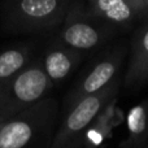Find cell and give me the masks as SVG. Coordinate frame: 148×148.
<instances>
[{"mask_svg": "<svg viewBox=\"0 0 148 148\" xmlns=\"http://www.w3.org/2000/svg\"><path fill=\"white\" fill-rule=\"evenodd\" d=\"M72 3L73 0H8L0 4L1 29L13 35L59 30Z\"/></svg>", "mask_w": 148, "mask_h": 148, "instance_id": "1", "label": "cell"}, {"mask_svg": "<svg viewBox=\"0 0 148 148\" xmlns=\"http://www.w3.org/2000/svg\"><path fill=\"white\" fill-rule=\"evenodd\" d=\"M120 34L121 31L116 27L87 14L83 1L74 0L55 38L64 46L84 55L87 52L100 51L110 42L116 40Z\"/></svg>", "mask_w": 148, "mask_h": 148, "instance_id": "5", "label": "cell"}, {"mask_svg": "<svg viewBox=\"0 0 148 148\" xmlns=\"http://www.w3.org/2000/svg\"><path fill=\"white\" fill-rule=\"evenodd\" d=\"M34 42L14 44L0 51V91L33 61Z\"/></svg>", "mask_w": 148, "mask_h": 148, "instance_id": "10", "label": "cell"}, {"mask_svg": "<svg viewBox=\"0 0 148 148\" xmlns=\"http://www.w3.org/2000/svg\"><path fill=\"white\" fill-rule=\"evenodd\" d=\"M86 13L104 21L121 33L134 30L148 20V0H87Z\"/></svg>", "mask_w": 148, "mask_h": 148, "instance_id": "7", "label": "cell"}, {"mask_svg": "<svg viewBox=\"0 0 148 148\" xmlns=\"http://www.w3.org/2000/svg\"><path fill=\"white\" fill-rule=\"evenodd\" d=\"M127 136L121 148H140L148 144V97L130 108L126 116Z\"/></svg>", "mask_w": 148, "mask_h": 148, "instance_id": "11", "label": "cell"}, {"mask_svg": "<svg viewBox=\"0 0 148 148\" xmlns=\"http://www.w3.org/2000/svg\"><path fill=\"white\" fill-rule=\"evenodd\" d=\"M60 105L52 96L0 123V148H33L49 136L59 116Z\"/></svg>", "mask_w": 148, "mask_h": 148, "instance_id": "3", "label": "cell"}, {"mask_svg": "<svg viewBox=\"0 0 148 148\" xmlns=\"http://www.w3.org/2000/svg\"><path fill=\"white\" fill-rule=\"evenodd\" d=\"M52 86L35 57L0 91V123L49 96Z\"/></svg>", "mask_w": 148, "mask_h": 148, "instance_id": "6", "label": "cell"}, {"mask_svg": "<svg viewBox=\"0 0 148 148\" xmlns=\"http://www.w3.org/2000/svg\"><path fill=\"white\" fill-rule=\"evenodd\" d=\"M129 57V39L120 38L101 48L68 91L62 110L68 112L79 100L103 91L120 78V70Z\"/></svg>", "mask_w": 148, "mask_h": 148, "instance_id": "2", "label": "cell"}, {"mask_svg": "<svg viewBox=\"0 0 148 148\" xmlns=\"http://www.w3.org/2000/svg\"><path fill=\"white\" fill-rule=\"evenodd\" d=\"M120 87L121 78H118L103 91L79 100L65 112L49 148H82L87 130L117 97Z\"/></svg>", "mask_w": 148, "mask_h": 148, "instance_id": "4", "label": "cell"}, {"mask_svg": "<svg viewBox=\"0 0 148 148\" xmlns=\"http://www.w3.org/2000/svg\"><path fill=\"white\" fill-rule=\"evenodd\" d=\"M83 57V53L64 46L53 38L49 40L39 59L52 88H55L61 86L72 75Z\"/></svg>", "mask_w": 148, "mask_h": 148, "instance_id": "9", "label": "cell"}, {"mask_svg": "<svg viewBox=\"0 0 148 148\" xmlns=\"http://www.w3.org/2000/svg\"><path fill=\"white\" fill-rule=\"evenodd\" d=\"M122 84L129 91L148 84V20L136 26L129 39V60Z\"/></svg>", "mask_w": 148, "mask_h": 148, "instance_id": "8", "label": "cell"}, {"mask_svg": "<svg viewBox=\"0 0 148 148\" xmlns=\"http://www.w3.org/2000/svg\"><path fill=\"white\" fill-rule=\"evenodd\" d=\"M140 148H148V144H147V146H144V147H140Z\"/></svg>", "mask_w": 148, "mask_h": 148, "instance_id": "12", "label": "cell"}]
</instances>
